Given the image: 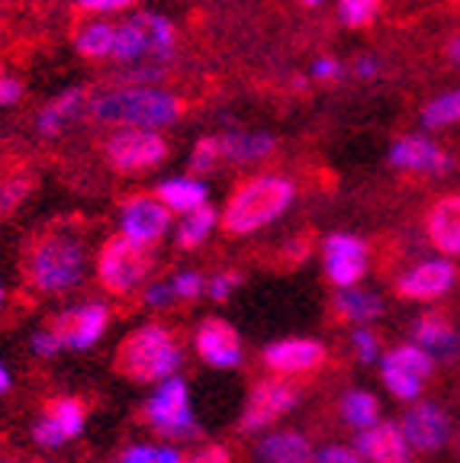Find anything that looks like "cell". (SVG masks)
<instances>
[{
  "label": "cell",
  "instance_id": "1",
  "mask_svg": "<svg viewBox=\"0 0 460 463\" xmlns=\"http://www.w3.org/2000/svg\"><path fill=\"white\" fill-rule=\"evenodd\" d=\"M91 116L103 126L161 132L184 116V100L165 87L120 84L91 100Z\"/></svg>",
  "mask_w": 460,
  "mask_h": 463
},
{
  "label": "cell",
  "instance_id": "2",
  "mask_svg": "<svg viewBox=\"0 0 460 463\" xmlns=\"http://www.w3.org/2000/svg\"><path fill=\"white\" fill-rule=\"evenodd\" d=\"M87 251L84 241L65 229L43 232L26 245L23 254V277L43 297H62L84 280Z\"/></svg>",
  "mask_w": 460,
  "mask_h": 463
},
{
  "label": "cell",
  "instance_id": "3",
  "mask_svg": "<svg viewBox=\"0 0 460 463\" xmlns=\"http://www.w3.org/2000/svg\"><path fill=\"white\" fill-rule=\"evenodd\" d=\"M180 361H184V351H180L177 332L171 326L151 322L122 338V345L116 347L113 370L132 383H158V380H171Z\"/></svg>",
  "mask_w": 460,
  "mask_h": 463
},
{
  "label": "cell",
  "instance_id": "4",
  "mask_svg": "<svg viewBox=\"0 0 460 463\" xmlns=\"http://www.w3.org/2000/svg\"><path fill=\"white\" fill-rule=\"evenodd\" d=\"M293 196L296 187L281 174H261V177L238 184L232 190L229 203H225L223 219H219L223 232H229V235H252V232L277 222L293 206Z\"/></svg>",
  "mask_w": 460,
  "mask_h": 463
},
{
  "label": "cell",
  "instance_id": "5",
  "mask_svg": "<svg viewBox=\"0 0 460 463\" xmlns=\"http://www.w3.org/2000/svg\"><path fill=\"white\" fill-rule=\"evenodd\" d=\"M174 26L158 14H136L116 26L113 58L129 68H165L174 55Z\"/></svg>",
  "mask_w": 460,
  "mask_h": 463
},
{
  "label": "cell",
  "instance_id": "6",
  "mask_svg": "<svg viewBox=\"0 0 460 463\" xmlns=\"http://www.w3.org/2000/svg\"><path fill=\"white\" fill-rule=\"evenodd\" d=\"M151 270H155L151 248L139 245V241L126 239V235L107 239L101 254H97V280H101V287L107 289L110 297H132Z\"/></svg>",
  "mask_w": 460,
  "mask_h": 463
},
{
  "label": "cell",
  "instance_id": "7",
  "mask_svg": "<svg viewBox=\"0 0 460 463\" xmlns=\"http://www.w3.org/2000/svg\"><path fill=\"white\" fill-rule=\"evenodd\" d=\"M142 421L161 438H174V441H200V421L190 412V392L187 383L180 376H171L158 386V392L145 402Z\"/></svg>",
  "mask_w": 460,
  "mask_h": 463
},
{
  "label": "cell",
  "instance_id": "8",
  "mask_svg": "<svg viewBox=\"0 0 460 463\" xmlns=\"http://www.w3.org/2000/svg\"><path fill=\"white\" fill-rule=\"evenodd\" d=\"M302 390L293 386L283 376H267V380H258V383L248 390V399H244L242 419H238V434H252L261 431V428H271L277 419L293 409L300 402Z\"/></svg>",
  "mask_w": 460,
  "mask_h": 463
},
{
  "label": "cell",
  "instance_id": "9",
  "mask_svg": "<svg viewBox=\"0 0 460 463\" xmlns=\"http://www.w3.org/2000/svg\"><path fill=\"white\" fill-rule=\"evenodd\" d=\"M107 161L122 174H139L158 167L168 158V142L161 132L149 129H116L103 145Z\"/></svg>",
  "mask_w": 460,
  "mask_h": 463
},
{
  "label": "cell",
  "instance_id": "10",
  "mask_svg": "<svg viewBox=\"0 0 460 463\" xmlns=\"http://www.w3.org/2000/svg\"><path fill=\"white\" fill-rule=\"evenodd\" d=\"M110 326V309L103 303H84L62 309L58 316L49 318L45 332L58 341V347H72V351H84V347L97 345L101 335Z\"/></svg>",
  "mask_w": 460,
  "mask_h": 463
},
{
  "label": "cell",
  "instance_id": "11",
  "mask_svg": "<svg viewBox=\"0 0 460 463\" xmlns=\"http://www.w3.org/2000/svg\"><path fill=\"white\" fill-rule=\"evenodd\" d=\"M322 264L325 280L339 289H351L370 268V251L367 241L351 235V232H331L322 241Z\"/></svg>",
  "mask_w": 460,
  "mask_h": 463
},
{
  "label": "cell",
  "instance_id": "12",
  "mask_svg": "<svg viewBox=\"0 0 460 463\" xmlns=\"http://www.w3.org/2000/svg\"><path fill=\"white\" fill-rule=\"evenodd\" d=\"M435 373V357L416 345H399L383 357L380 376L396 399H416L422 383Z\"/></svg>",
  "mask_w": 460,
  "mask_h": 463
},
{
  "label": "cell",
  "instance_id": "13",
  "mask_svg": "<svg viewBox=\"0 0 460 463\" xmlns=\"http://www.w3.org/2000/svg\"><path fill=\"white\" fill-rule=\"evenodd\" d=\"M267 370L290 380V376H316L329 364V347L316 338H287L273 341L261 351Z\"/></svg>",
  "mask_w": 460,
  "mask_h": 463
},
{
  "label": "cell",
  "instance_id": "14",
  "mask_svg": "<svg viewBox=\"0 0 460 463\" xmlns=\"http://www.w3.org/2000/svg\"><path fill=\"white\" fill-rule=\"evenodd\" d=\"M171 229V213L155 194H136L122 203L120 210V235L139 241V245H155Z\"/></svg>",
  "mask_w": 460,
  "mask_h": 463
},
{
  "label": "cell",
  "instance_id": "15",
  "mask_svg": "<svg viewBox=\"0 0 460 463\" xmlns=\"http://www.w3.org/2000/svg\"><path fill=\"white\" fill-rule=\"evenodd\" d=\"M454 283H457V268H454L451 260L428 258L396 277V297L412 299V303H432V299L445 297Z\"/></svg>",
  "mask_w": 460,
  "mask_h": 463
},
{
  "label": "cell",
  "instance_id": "16",
  "mask_svg": "<svg viewBox=\"0 0 460 463\" xmlns=\"http://www.w3.org/2000/svg\"><path fill=\"white\" fill-rule=\"evenodd\" d=\"M389 167L403 174H428V177H441L454 167V158L432 142L428 136H403L389 145L387 155Z\"/></svg>",
  "mask_w": 460,
  "mask_h": 463
},
{
  "label": "cell",
  "instance_id": "17",
  "mask_svg": "<svg viewBox=\"0 0 460 463\" xmlns=\"http://www.w3.org/2000/svg\"><path fill=\"white\" fill-rule=\"evenodd\" d=\"M87 421V402L78 396H62L52 399L45 405V412L39 415V421L33 425V441L43 448H58V444L78 438L81 428Z\"/></svg>",
  "mask_w": 460,
  "mask_h": 463
},
{
  "label": "cell",
  "instance_id": "18",
  "mask_svg": "<svg viewBox=\"0 0 460 463\" xmlns=\"http://www.w3.org/2000/svg\"><path fill=\"white\" fill-rule=\"evenodd\" d=\"M403 431L406 444H412L416 450H425V454H432V450H441L451 438V419H447L445 409H438L435 402H416L409 412L403 415Z\"/></svg>",
  "mask_w": 460,
  "mask_h": 463
},
{
  "label": "cell",
  "instance_id": "19",
  "mask_svg": "<svg viewBox=\"0 0 460 463\" xmlns=\"http://www.w3.org/2000/svg\"><path fill=\"white\" fill-rule=\"evenodd\" d=\"M412 338H416V347L428 351L432 357H441V361L454 364L460 361V328L451 322V316L441 309H428L422 316H416L412 322Z\"/></svg>",
  "mask_w": 460,
  "mask_h": 463
},
{
  "label": "cell",
  "instance_id": "20",
  "mask_svg": "<svg viewBox=\"0 0 460 463\" xmlns=\"http://www.w3.org/2000/svg\"><path fill=\"white\" fill-rule=\"evenodd\" d=\"M196 354L209 364V367H238L242 364V338H238L235 326L225 318H203L196 328Z\"/></svg>",
  "mask_w": 460,
  "mask_h": 463
},
{
  "label": "cell",
  "instance_id": "21",
  "mask_svg": "<svg viewBox=\"0 0 460 463\" xmlns=\"http://www.w3.org/2000/svg\"><path fill=\"white\" fill-rule=\"evenodd\" d=\"M425 235L432 241L435 251L460 254V194H445L441 200H435L425 213Z\"/></svg>",
  "mask_w": 460,
  "mask_h": 463
},
{
  "label": "cell",
  "instance_id": "22",
  "mask_svg": "<svg viewBox=\"0 0 460 463\" xmlns=\"http://www.w3.org/2000/svg\"><path fill=\"white\" fill-rule=\"evenodd\" d=\"M354 448L370 463H412L409 444H406L399 425H393V421H380L374 428H364L354 438Z\"/></svg>",
  "mask_w": 460,
  "mask_h": 463
},
{
  "label": "cell",
  "instance_id": "23",
  "mask_svg": "<svg viewBox=\"0 0 460 463\" xmlns=\"http://www.w3.org/2000/svg\"><path fill=\"white\" fill-rule=\"evenodd\" d=\"M329 316L331 322H339V326H354V328H364L367 322H374V318L383 316V299L370 289H341L335 293L329 303Z\"/></svg>",
  "mask_w": 460,
  "mask_h": 463
},
{
  "label": "cell",
  "instance_id": "24",
  "mask_svg": "<svg viewBox=\"0 0 460 463\" xmlns=\"http://www.w3.org/2000/svg\"><path fill=\"white\" fill-rule=\"evenodd\" d=\"M155 196L165 203L168 213L187 216V213L206 206L209 187L200 181V177H194V174H174V177H165V181H158V187H155Z\"/></svg>",
  "mask_w": 460,
  "mask_h": 463
},
{
  "label": "cell",
  "instance_id": "25",
  "mask_svg": "<svg viewBox=\"0 0 460 463\" xmlns=\"http://www.w3.org/2000/svg\"><path fill=\"white\" fill-rule=\"evenodd\" d=\"M273 136L261 129H232L219 136V155L229 165H254L273 152Z\"/></svg>",
  "mask_w": 460,
  "mask_h": 463
},
{
  "label": "cell",
  "instance_id": "26",
  "mask_svg": "<svg viewBox=\"0 0 460 463\" xmlns=\"http://www.w3.org/2000/svg\"><path fill=\"white\" fill-rule=\"evenodd\" d=\"M84 100H87V97H84V90H81V87H68V90H62V94L52 97V100L45 103V107L39 109V116H36L39 136H45V138L62 136V132L74 123V116L81 113Z\"/></svg>",
  "mask_w": 460,
  "mask_h": 463
},
{
  "label": "cell",
  "instance_id": "27",
  "mask_svg": "<svg viewBox=\"0 0 460 463\" xmlns=\"http://www.w3.org/2000/svg\"><path fill=\"white\" fill-rule=\"evenodd\" d=\"M254 454L261 463H312V444L300 431H273Z\"/></svg>",
  "mask_w": 460,
  "mask_h": 463
},
{
  "label": "cell",
  "instance_id": "28",
  "mask_svg": "<svg viewBox=\"0 0 460 463\" xmlns=\"http://www.w3.org/2000/svg\"><path fill=\"white\" fill-rule=\"evenodd\" d=\"M116 26L107 20H91L74 33V49L84 58H113Z\"/></svg>",
  "mask_w": 460,
  "mask_h": 463
},
{
  "label": "cell",
  "instance_id": "29",
  "mask_svg": "<svg viewBox=\"0 0 460 463\" xmlns=\"http://www.w3.org/2000/svg\"><path fill=\"white\" fill-rule=\"evenodd\" d=\"M339 412L345 419V425L364 431V428H374L377 419H380V402H377V396H370L364 390H348L339 402Z\"/></svg>",
  "mask_w": 460,
  "mask_h": 463
},
{
  "label": "cell",
  "instance_id": "30",
  "mask_svg": "<svg viewBox=\"0 0 460 463\" xmlns=\"http://www.w3.org/2000/svg\"><path fill=\"white\" fill-rule=\"evenodd\" d=\"M216 210L213 206H200V210L187 213V216H180V225H177V248H184V251H190V248H200L203 241L209 239V232L216 229Z\"/></svg>",
  "mask_w": 460,
  "mask_h": 463
},
{
  "label": "cell",
  "instance_id": "31",
  "mask_svg": "<svg viewBox=\"0 0 460 463\" xmlns=\"http://www.w3.org/2000/svg\"><path fill=\"white\" fill-rule=\"evenodd\" d=\"M418 119H422V126L428 132L447 129V126L460 123V90H445V94L432 97V100L422 107Z\"/></svg>",
  "mask_w": 460,
  "mask_h": 463
},
{
  "label": "cell",
  "instance_id": "32",
  "mask_svg": "<svg viewBox=\"0 0 460 463\" xmlns=\"http://www.w3.org/2000/svg\"><path fill=\"white\" fill-rule=\"evenodd\" d=\"M380 14V0H339V20L351 29L370 26Z\"/></svg>",
  "mask_w": 460,
  "mask_h": 463
},
{
  "label": "cell",
  "instance_id": "33",
  "mask_svg": "<svg viewBox=\"0 0 460 463\" xmlns=\"http://www.w3.org/2000/svg\"><path fill=\"white\" fill-rule=\"evenodd\" d=\"M223 161V155H219V138L216 136H203L194 142V152H190V174H209L213 167Z\"/></svg>",
  "mask_w": 460,
  "mask_h": 463
},
{
  "label": "cell",
  "instance_id": "34",
  "mask_svg": "<svg viewBox=\"0 0 460 463\" xmlns=\"http://www.w3.org/2000/svg\"><path fill=\"white\" fill-rule=\"evenodd\" d=\"M29 190H33V177H26V174H20V177H4V181H0V213L16 210V206L26 200Z\"/></svg>",
  "mask_w": 460,
  "mask_h": 463
},
{
  "label": "cell",
  "instance_id": "35",
  "mask_svg": "<svg viewBox=\"0 0 460 463\" xmlns=\"http://www.w3.org/2000/svg\"><path fill=\"white\" fill-rule=\"evenodd\" d=\"M171 287H174V297H177V299H184V303H194V299L203 297L206 280H203L196 270H180V274L171 280Z\"/></svg>",
  "mask_w": 460,
  "mask_h": 463
},
{
  "label": "cell",
  "instance_id": "36",
  "mask_svg": "<svg viewBox=\"0 0 460 463\" xmlns=\"http://www.w3.org/2000/svg\"><path fill=\"white\" fill-rule=\"evenodd\" d=\"M242 287V277L235 274V270H223V274H213L206 280V293L209 299H216V303H225V299L232 297V289Z\"/></svg>",
  "mask_w": 460,
  "mask_h": 463
},
{
  "label": "cell",
  "instance_id": "37",
  "mask_svg": "<svg viewBox=\"0 0 460 463\" xmlns=\"http://www.w3.org/2000/svg\"><path fill=\"white\" fill-rule=\"evenodd\" d=\"M351 347H354V357H358L360 364H370V361H377V354H380V338H377V332L358 328V332H351Z\"/></svg>",
  "mask_w": 460,
  "mask_h": 463
},
{
  "label": "cell",
  "instance_id": "38",
  "mask_svg": "<svg viewBox=\"0 0 460 463\" xmlns=\"http://www.w3.org/2000/svg\"><path fill=\"white\" fill-rule=\"evenodd\" d=\"M312 254V239L310 235H296L283 245V254H281V264L283 268H300L302 260Z\"/></svg>",
  "mask_w": 460,
  "mask_h": 463
},
{
  "label": "cell",
  "instance_id": "39",
  "mask_svg": "<svg viewBox=\"0 0 460 463\" xmlns=\"http://www.w3.org/2000/svg\"><path fill=\"white\" fill-rule=\"evenodd\" d=\"M174 287H171V280H155L149 289H145V297H142V303L149 306V309H168V306L174 303Z\"/></svg>",
  "mask_w": 460,
  "mask_h": 463
},
{
  "label": "cell",
  "instance_id": "40",
  "mask_svg": "<svg viewBox=\"0 0 460 463\" xmlns=\"http://www.w3.org/2000/svg\"><path fill=\"white\" fill-rule=\"evenodd\" d=\"M184 463H232V454H229V448H223V444H206V448L184 457Z\"/></svg>",
  "mask_w": 460,
  "mask_h": 463
},
{
  "label": "cell",
  "instance_id": "41",
  "mask_svg": "<svg viewBox=\"0 0 460 463\" xmlns=\"http://www.w3.org/2000/svg\"><path fill=\"white\" fill-rule=\"evenodd\" d=\"M312 463H364L354 450L348 448H339V444H329V448H322L316 457H312Z\"/></svg>",
  "mask_w": 460,
  "mask_h": 463
},
{
  "label": "cell",
  "instance_id": "42",
  "mask_svg": "<svg viewBox=\"0 0 460 463\" xmlns=\"http://www.w3.org/2000/svg\"><path fill=\"white\" fill-rule=\"evenodd\" d=\"M310 74L316 80H335V78H341V61L339 58H331V55H319L316 61H312Z\"/></svg>",
  "mask_w": 460,
  "mask_h": 463
},
{
  "label": "cell",
  "instance_id": "43",
  "mask_svg": "<svg viewBox=\"0 0 460 463\" xmlns=\"http://www.w3.org/2000/svg\"><path fill=\"white\" fill-rule=\"evenodd\" d=\"M136 0H78V7L87 14H113V10H126Z\"/></svg>",
  "mask_w": 460,
  "mask_h": 463
},
{
  "label": "cell",
  "instance_id": "44",
  "mask_svg": "<svg viewBox=\"0 0 460 463\" xmlns=\"http://www.w3.org/2000/svg\"><path fill=\"white\" fill-rule=\"evenodd\" d=\"M23 97V84L14 74H0V107H14Z\"/></svg>",
  "mask_w": 460,
  "mask_h": 463
},
{
  "label": "cell",
  "instance_id": "45",
  "mask_svg": "<svg viewBox=\"0 0 460 463\" xmlns=\"http://www.w3.org/2000/svg\"><path fill=\"white\" fill-rule=\"evenodd\" d=\"M354 74H358L360 80H377V78H380V58H377V55H360L358 61H354Z\"/></svg>",
  "mask_w": 460,
  "mask_h": 463
},
{
  "label": "cell",
  "instance_id": "46",
  "mask_svg": "<svg viewBox=\"0 0 460 463\" xmlns=\"http://www.w3.org/2000/svg\"><path fill=\"white\" fill-rule=\"evenodd\" d=\"M33 351H36L39 357H55L58 351H62V347H58V341L52 338V335L43 328V332L33 335Z\"/></svg>",
  "mask_w": 460,
  "mask_h": 463
},
{
  "label": "cell",
  "instance_id": "47",
  "mask_svg": "<svg viewBox=\"0 0 460 463\" xmlns=\"http://www.w3.org/2000/svg\"><path fill=\"white\" fill-rule=\"evenodd\" d=\"M155 454H158L155 448H142V444H136V448L122 450V457L116 463H155Z\"/></svg>",
  "mask_w": 460,
  "mask_h": 463
},
{
  "label": "cell",
  "instance_id": "48",
  "mask_svg": "<svg viewBox=\"0 0 460 463\" xmlns=\"http://www.w3.org/2000/svg\"><path fill=\"white\" fill-rule=\"evenodd\" d=\"M155 463H184V454L174 448H161L158 454H155Z\"/></svg>",
  "mask_w": 460,
  "mask_h": 463
},
{
  "label": "cell",
  "instance_id": "49",
  "mask_svg": "<svg viewBox=\"0 0 460 463\" xmlns=\"http://www.w3.org/2000/svg\"><path fill=\"white\" fill-rule=\"evenodd\" d=\"M447 55H451V61H457L460 65V33L451 39V45H447Z\"/></svg>",
  "mask_w": 460,
  "mask_h": 463
},
{
  "label": "cell",
  "instance_id": "50",
  "mask_svg": "<svg viewBox=\"0 0 460 463\" xmlns=\"http://www.w3.org/2000/svg\"><path fill=\"white\" fill-rule=\"evenodd\" d=\"M7 390H10V373L4 367H0V396H4Z\"/></svg>",
  "mask_w": 460,
  "mask_h": 463
},
{
  "label": "cell",
  "instance_id": "51",
  "mask_svg": "<svg viewBox=\"0 0 460 463\" xmlns=\"http://www.w3.org/2000/svg\"><path fill=\"white\" fill-rule=\"evenodd\" d=\"M306 84H310V80L302 78V74H300V78H293V90H306Z\"/></svg>",
  "mask_w": 460,
  "mask_h": 463
},
{
  "label": "cell",
  "instance_id": "52",
  "mask_svg": "<svg viewBox=\"0 0 460 463\" xmlns=\"http://www.w3.org/2000/svg\"><path fill=\"white\" fill-rule=\"evenodd\" d=\"M302 7H322V4H329V0H300Z\"/></svg>",
  "mask_w": 460,
  "mask_h": 463
},
{
  "label": "cell",
  "instance_id": "53",
  "mask_svg": "<svg viewBox=\"0 0 460 463\" xmlns=\"http://www.w3.org/2000/svg\"><path fill=\"white\" fill-rule=\"evenodd\" d=\"M457 450H460V434H457Z\"/></svg>",
  "mask_w": 460,
  "mask_h": 463
},
{
  "label": "cell",
  "instance_id": "54",
  "mask_svg": "<svg viewBox=\"0 0 460 463\" xmlns=\"http://www.w3.org/2000/svg\"><path fill=\"white\" fill-rule=\"evenodd\" d=\"M0 299H4V289H0Z\"/></svg>",
  "mask_w": 460,
  "mask_h": 463
}]
</instances>
